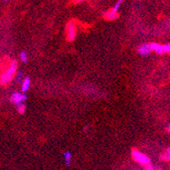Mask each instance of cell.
<instances>
[{"label":"cell","instance_id":"obj_5","mask_svg":"<svg viewBox=\"0 0 170 170\" xmlns=\"http://www.w3.org/2000/svg\"><path fill=\"white\" fill-rule=\"evenodd\" d=\"M152 51V44H148V43L143 44V45H141L138 47V53L142 57H147Z\"/></svg>","mask_w":170,"mask_h":170},{"label":"cell","instance_id":"obj_20","mask_svg":"<svg viewBox=\"0 0 170 170\" xmlns=\"http://www.w3.org/2000/svg\"><path fill=\"white\" fill-rule=\"evenodd\" d=\"M4 2H7V1H9V0H3Z\"/></svg>","mask_w":170,"mask_h":170},{"label":"cell","instance_id":"obj_15","mask_svg":"<svg viewBox=\"0 0 170 170\" xmlns=\"http://www.w3.org/2000/svg\"><path fill=\"white\" fill-rule=\"evenodd\" d=\"M123 0H118V1L116 2V4H115L114 9L116 11H118L119 9V7H120V5L123 4Z\"/></svg>","mask_w":170,"mask_h":170},{"label":"cell","instance_id":"obj_11","mask_svg":"<svg viewBox=\"0 0 170 170\" xmlns=\"http://www.w3.org/2000/svg\"><path fill=\"white\" fill-rule=\"evenodd\" d=\"M20 58H21V60L23 63H27L28 61V56H27V53H26L25 51H22L20 53Z\"/></svg>","mask_w":170,"mask_h":170},{"label":"cell","instance_id":"obj_8","mask_svg":"<svg viewBox=\"0 0 170 170\" xmlns=\"http://www.w3.org/2000/svg\"><path fill=\"white\" fill-rule=\"evenodd\" d=\"M30 79L29 77H26V78L24 79V81H22L21 91H23V92L27 91L29 90V88H30Z\"/></svg>","mask_w":170,"mask_h":170},{"label":"cell","instance_id":"obj_7","mask_svg":"<svg viewBox=\"0 0 170 170\" xmlns=\"http://www.w3.org/2000/svg\"><path fill=\"white\" fill-rule=\"evenodd\" d=\"M152 51H155L158 54H162L166 53L165 45H160L157 43H152Z\"/></svg>","mask_w":170,"mask_h":170},{"label":"cell","instance_id":"obj_17","mask_svg":"<svg viewBox=\"0 0 170 170\" xmlns=\"http://www.w3.org/2000/svg\"><path fill=\"white\" fill-rule=\"evenodd\" d=\"M88 129H89V126H88V125H85V127H84V129H83V130H84V131H87V130H88Z\"/></svg>","mask_w":170,"mask_h":170},{"label":"cell","instance_id":"obj_4","mask_svg":"<svg viewBox=\"0 0 170 170\" xmlns=\"http://www.w3.org/2000/svg\"><path fill=\"white\" fill-rule=\"evenodd\" d=\"M26 99V95L21 92H14L10 97V102L17 105L19 103H21Z\"/></svg>","mask_w":170,"mask_h":170},{"label":"cell","instance_id":"obj_6","mask_svg":"<svg viewBox=\"0 0 170 170\" xmlns=\"http://www.w3.org/2000/svg\"><path fill=\"white\" fill-rule=\"evenodd\" d=\"M102 16L105 18L107 21H113V20H115L117 19L119 14H118V11H116L114 8L111 9L110 10H103L102 12Z\"/></svg>","mask_w":170,"mask_h":170},{"label":"cell","instance_id":"obj_16","mask_svg":"<svg viewBox=\"0 0 170 170\" xmlns=\"http://www.w3.org/2000/svg\"><path fill=\"white\" fill-rule=\"evenodd\" d=\"M165 49H166V53H170V43L165 45Z\"/></svg>","mask_w":170,"mask_h":170},{"label":"cell","instance_id":"obj_3","mask_svg":"<svg viewBox=\"0 0 170 170\" xmlns=\"http://www.w3.org/2000/svg\"><path fill=\"white\" fill-rule=\"evenodd\" d=\"M65 33H66V37L67 40L69 42H72L75 39L76 37V27L75 25L73 22H69L65 27Z\"/></svg>","mask_w":170,"mask_h":170},{"label":"cell","instance_id":"obj_10","mask_svg":"<svg viewBox=\"0 0 170 170\" xmlns=\"http://www.w3.org/2000/svg\"><path fill=\"white\" fill-rule=\"evenodd\" d=\"M16 109H17V112L19 114H23L25 112H26V106L25 103H19L16 105Z\"/></svg>","mask_w":170,"mask_h":170},{"label":"cell","instance_id":"obj_19","mask_svg":"<svg viewBox=\"0 0 170 170\" xmlns=\"http://www.w3.org/2000/svg\"><path fill=\"white\" fill-rule=\"evenodd\" d=\"M77 3H81V2H83V1H85V0H75Z\"/></svg>","mask_w":170,"mask_h":170},{"label":"cell","instance_id":"obj_13","mask_svg":"<svg viewBox=\"0 0 170 170\" xmlns=\"http://www.w3.org/2000/svg\"><path fill=\"white\" fill-rule=\"evenodd\" d=\"M144 170H162V168L157 167V166H153L152 164H148V165L146 166Z\"/></svg>","mask_w":170,"mask_h":170},{"label":"cell","instance_id":"obj_9","mask_svg":"<svg viewBox=\"0 0 170 170\" xmlns=\"http://www.w3.org/2000/svg\"><path fill=\"white\" fill-rule=\"evenodd\" d=\"M64 160L65 164L67 166L71 165V162H72V154L70 152H65L64 153Z\"/></svg>","mask_w":170,"mask_h":170},{"label":"cell","instance_id":"obj_12","mask_svg":"<svg viewBox=\"0 0 170 170\" xmlns=\"http://www.w3.org/2000/svg\"><path fill=\"white\" fill-rule=\"evenodd\" d=\"M24 74L22 72L21 70H20L19 72L16 74V81H17L18 83H21L22 81H24Z\"/></svg>","mask_w":170,"mask_h":170},{"label":"cell","instance_id":"obj_1","mask_svg":"<svg viewBox=\"0 0 170 170\" xmlns=\"http://www.w3.org/2000/svg\"><path fill=\"white\" fill-rule=\"evenodd\" d=\"M16 71H17V62L12 61L9 64V68L7 69V70L1 75V84L5 85L9 83V81L12 80Z\"/></svg>","mask_w":170,"mask_h":170},{"label":"cell","instance_id":"obj_14","mask_svg":"<svg viewBox=\"0 0 170 170\" xmlns=\"http://www.w3.org/2000/svg\"><path fill=\"white\" fill-rule=\"evenodd\" d=\"M162 157L165 159V160H167V161L170 162V147H168V150H167V152H166V153L162 156Z\"/></svg>","mask_w":170,"mask_h":170},{"label":"cell","instance_id":"obj_18","mask_svg":"<svg viewBox=\"0 0 170 170\" xmlns=\"http://www.w3.org/2000/svg\"><path fill=\"white\" fill-rule=\"evenodd\" d=\"M168 133H170V123L168 124Z\"/></svg>","mask_w":170,"mask_h":170},{"label":"cell","instance_id":"obj_2","mask_svg":"<svg viewBox=\"0 0 170 170\" xmlns=\"http://www.w3.org/2000/svg\"><path fill=\"white\" fill-rule=\"evenodd\" d=\"M131 155L133 159H134L136 162L140 163L141 165L146 166L148 165V164H150V158H149L146 155H145V154H143L142 152H140V151H138V150H136V149H133V150H132Z\"/></svg>","mask_w":170,"mask_h":170}]
</instances>
